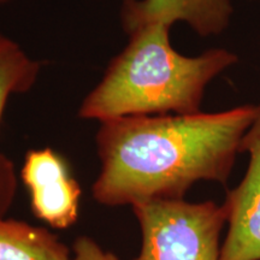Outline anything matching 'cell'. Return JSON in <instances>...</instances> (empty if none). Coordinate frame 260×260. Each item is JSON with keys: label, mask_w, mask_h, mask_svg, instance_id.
Returning a JSON list of instances; mask_svg holds the SVG:
<instances>
[{"label": "cell", "mask_w": 260, "mask_h": 260, "mask_svg": "<svg viewBox=\"0 0 260 260\" xmlns=\"http://www.w3.org/2000/svg\"><path fill=\"white\" fill-rule=\"evenodd\" d=\"M258 105L194 115L134 116L100 122L95 135L98 204L133 206L181 200L200 181L225 184Z\"/></svg>", "instance_id": "1"}, {"label": "cell", "mask_w": 260, "mask_h": 260, "mask_svg": "<svg viewBox=\"0 0 260 260\" xmlns=\"http://www.w3.org/2000/svg\"><path fill=\"white\" fill-rule=\"evenodd\" d=\"M171 27L147 23L128 32V44L107 65L102 80L83 98L77 116L107 119L201 112L211 81L237 61L224 48L187 57L172 47Z\"/></svg>", "instance_id": "2"}, {"label": "cell", "mask_w": 260, "mask_h": 260, "mask_svg": "<svg viewBox=\"0 0 260 260\" xmlns=\"http://www.w3.org/2000/svg\"><path fill=\"white\" fill-rule=\"evenodd\" d=\"M141 233L133 260H220L223 205L207 200H151L132 206Z\"/></svg>", "instance_id": "3"}, {"label": "cell", "mask_w": 260, "mask_h": 260, "mask_svg": "<svg viewBox=\"0 0 260 260\" xmlns=\"http://www.w3.org/2000/svg\"><path fill=\"white\" fill-rule=\"evenodd\" d=\"M19 176L35 218L57 230L76 224L82 189L64 155L50 147L29 149Z\"/></svg>", "instance_id": "4"}, {"label": "cell", "mask_w": 260, "mask_h": 260, "mask_svg": "<svg viewBox=\"0 0 260 260\" xmlns=\"http://www.w3.org/2000/svg\"><path fill=\"white\" fill-rule=\"evenodd\" d=\"M241 153L248 154L249 161L245 177L224 200L228 233L220 260H260V104Z\"/></svg>", "instance_id": "5"}, {"label": "cell", "mask_w": 260, "mask_h": 260, "mask_svg": "<svg viewBox=\"0 0 260 260\" xmlns=\"http://www.w3.org/2000/svg\"><path fill=\"white\" fill-rule=\"evenodd\" d=\"M233 14V0H125L119 15L126 34L147 23L172 27L184 22L199 37L207 38L222 34Z\"/></svg>", "instance_id": "6"}, {"label": "cell", "mask_w": 260, "mask_h": 260, "mask_svg": "<svg viewBox=\"0 0 260 260\" xmlns=\"http://www.w3.org/2000/svg\"><path fill=\"white\" fill-rule=\"evenodd\" d=\"M42 63L29 56L17 41L0 31V122L10 98L34 88L40 77ZM18 177L14 161L0 152V218L14 205Z\"/></svg>", "instance_id": "7"}, {"label": "cell", "mask_w": 260, "mask_h": 260, "mask_svg": "<svg viewBox=\"0 0 260 260\" xmlns=\"http://www.w3.org/2000/svg\"><path fill=\"white\" fill-rule=\"evenodd\" d=\"M0 260H71L56 234L23 220L0 218Z\"/></svg>", "instance_id": "8"}, {"label": "cell", "mask_w": 260, "mask_h": 260, "mask_svg": "<svg viewBox=\"0 0 260 260\" xmlns=\"http://www.w3.org/2000/svg\"><path fill=\"white\" fill-rule=\"evenodd\" d=\"M71 260H118L116 254L104 249L92 237L79 236L73 243Z\"/></svg>", "instance_id": "9"}, {"label": "cell", "mask_w": 260, "mask_h": 260, "mask_svg": "<svg viewBox=\"0 0 260 260\" xmlns=\"http://www.w3.org/2000/svg\"><path fill=\"white\" fill-rule=\"evenodd\" d=\"M12 2V0H0V5H4V4H8V3Z\"/></svg>", "instance_id": "10"}, {"label": "cell", "mask_w": 260, "mask_h": 260, "mask_svg": "<svg viewBox=\"0 0 260 260\" xmlns=\"http://www.w3.org/2000/svg\"><path fill=\"white\" fill-rule=\"evenodd\" d=\"M123 2H125V0H123Z\"/></svg>", "instance_id": "11"}]
</instances>
